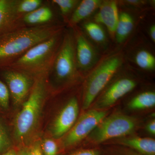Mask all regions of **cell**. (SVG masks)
<instances>
[{
  "mask_svg": "<svg viewBox=\"0 0 155 155\" xmlns=\"http://www.w3.org/2000/svg\"><path fill=\"white\" fill-rule=\"evenodd\" d=\"M62 24L50 22L42 25L15 27L0 37V63L8 66L28 50L65 30Z\"/></svg>",
  "mask_w": 155,
  "mask_h": 155,
  "instance_id": "cell-1",
  "label": "cell"
},
{
  "mask_svg": "<svg viewBox=\"0 0 155 155\" xmlns=\"http://www.w3.org/2000/svg\"><path fill=\"white\" fill-rule=\"evenodd\" d=\"M48 76L34 78L30 93L16 116L14 121V137L17 147L26 146L32 141L35 135L48 95Z\"/></svg>",
  "mask_w": 155,
  "mask_h": 155,
  "instance_id": "cell-2",
  "label": "cell"
},
{
  "mask_svg": "<svg viewBox=\"0 0 155 155\" xmlns=\"http://www.w3.org/2000/svg\"><path fill=\"white\" fill-rule=\"evenodd\" d=\"M64 31L35 45L8 68L24 72L34 78L48 76L62 42Z\"/></svg>",
  "mask_w": 155,
  "mask_h": 155,
  "instance_id": "cell-3",
  "label": "cell"
},
{
  "mask_svg": "<svg viewBox=\"0 0 155 155\" xmlns=\"http://www.w3.org/2000/svg\"><path fill=\"white\" fill-rule=\"evenodd\" d=\"M123 61L122 53L117 52L105 56L92 68L84 85L83 110L91 107L95 100L122 67Z\"/></svg>",
  "mask_w": 155,
  "mask_h": 155,
  "instance_id": "cell-4",
  "label": "cell"
},
{
  "mask_svg": "<svg viewBox=\"0 0 155 155\" xmlns=\"http://www.w3.org/2000/svg\"><path fill=\"white\" fill-rule=\"evenodd\" d=\"M136 118L120 113L106 116L83 142V148L99 147L107 142L130 135L138 127Z\"/></svg>",
  "mask_w": 155,
  "mask_h": 155,
  "instance_id": "cell-5",
  "label": "cell"
},
{
  "mask_svg": "<svg viewBox=\"0 0 155 155\" xmlns=\"http://www.w3.org/2000/svg\"><path fill=\"white\" fill-rule=\"evenodd\" d=\"M51 72L54 73L56 81L59 83H72L80 77L76 62L75 37L72 29H65Z\"/></svg>",
  "mask_w": 155,
  "mask_h": 155,
  "instance_id": "cell-6",
  "label": "cell"
},
{
  "mask_svg": "<svg viewBox=\"0 0 155 155\" xmlns=\"http://www.w3.org/2000/svg\"><path fill=\"white\" fill-rule=\"evenodd\" d=\"M107 110L91 109L82 114L59 143L61 155L77 150L78 147L94 128L107 116Z\"/></svg>",
  "mask_w": 155,
  "mask_h": 155,
  "instance_id": "cell-7",
  "label": "cell"
},
{
  "mask_svg": "<svg viewBox=\"0 0 155 155\" xmlns=\"http://www.w3.org/2000/svg\"><path fill=\"white\" fill-rule=\"evenodd\" d=\"M3 77L14 105L23 104L30 93L34 78L24 72L8 68L3 73Z\"/></svg>",
  "mask_w": 155,
  "mask_h": 155,
  "instance_id": "cell-8",
  "label": "cell"
},
{
  "mask_svg": "<svg viewBox=\"0 0 155 155\" xmlns=\"http://www.w3.org/2000/svg\"><path fill=\"white\" fill-rule=\"evenodd\" d=\"M137 85L136 81L131 78L123 77L117 79L106 89L94 103L91 109L105 110L132 91ZM96 98V99H97Z\"/></svg>",
  "mask_w": 155,
  "mask_h": 155,
  "instance_id": "cell-9",
  "label": "cell"
},
{
  "mask_svg": "<svg viewBox=\"0 0 155 155\" xmlns=\"http://www.w3.org/2000/svg\"><path fill=\"white\" fill-rule=\"evenodd\" d=\"M78 114V101L76 97H72L53 120L50 128L52 136L55 139L62 138L75 124Z\"/></svg>",
  "mask_w": 155,
  "mask_h": 155,
  "instance_id": "cell-10",
  "label": "cell"
},
{
  "mask_svg": "<svg viewBox=\"0 0 155 155\" xmlns=\"http://www.w3.org/2000/svg\"><path fill=\"white\" fill-rule=\"evenodd\" d=\"M75 37V55L79 72H87L96 64L97 53L83 31L77 26L72 28Z\"/></svg>",
  "mask_w": 155,
  "mask_h": 155,
  "instance_id": "cell-11",
  "label": "cell"
},
{
  "mask_svg": "<svg viewBox=\"0 0 155 155\" xmlns=\"http://www.w3.org/2000/svg\"><path fill=\"white\" fill-rule=\"evenodd\" d=\"M19 0H0V35L25 24L17 11Z\"/></svg>",
  "mask_w": 155,
  "mask_h": 155,
  "instance_id": "cell-12",
  "label": "cell"
},
{
  "mask_svg": "<svg viewBox=\"0 0 155 155\" xmlns=\"http://www.w3.org/2000/svg\"><path fill=\"white\" fill-rule=\"evenodd\" d=\"M98 9V12L95 16L94 21L106 26L110 35L114 38L119 17L117 2L102 1Z\"/></svg>",
  "mask_w": 155,
  "mask_h": 155,
  "instance_id": "cell-13",
  "label": "cell"
},
{
  "mask_svg": "<svg viewBox=\"0 0 155 155\" xmlns=\"http://www.w3.org/2000/svg\"><path fill=\"white\" fill-rule=\"evenodd\" d=\"M104 144L127 147L142 155H155V140L150 137L130 135L110 140Z\"/></svg>",
  "mask_w": 155,
  "mask_h": 155,
  "instance_id": "cell-14",
  "label": "cell"
},
{
  "mask_svg": "<svg viewBox=\"0 0 155 155\" xmlns=\"http://www.w3.org/2000/svg\"><path fill=\"white\" fill-rule=\"evenodd\" d=\"M102 1L83 0L78 3L74 9L67 23L69 27L73 28L84 19H86L98 9Z\"/></svg>",
  "mask_w": 155,
  "mask_h": 155,
  "instance_id": "cell-15",
  "label": "cell"
},
{
  "mask_svg": "<svg viewBox=\"0 0 155 155\" xmlns=\"http://www.w3.org/2000/svg\"><path fill=\"white\" fill-rule=\"evenodd\" d=\"M134 26L133 17L129 13L122 12L119 14L115 36L117 42L121 43L125 41L133 30Z\"/></svg>",
  "mask_w": 155,
  "mask_h": 155,
  "instance_id": "cell-16",
  "label": "cell"
},
{
  "mask_svg": "<svg viewBox=\"0 0 155 155\" xmlns=\"http://www.w3.org/2000/svg\"><path fill=\"white\" fill-rule=\"evenodd\" d=\"M53 17V13L49 8L41 7L35 11L25 14L23 21L27 25H42L51 22Z\"/></svg>",
  "mask_w": 155,
  "mask_h": 155,
  "instance_id": "cell-17",
  "label": "cell"
},
{
  "mask_svg": "<svg viewBox=\"0 0 155 155\" xmlns=\"http://www.w3.org/2000/svg\"><path fill=\"white\" fill-rule=\"evenodd\" d=\"M155 105V92L147 91L134 97L128 103L127 107L130 110H136L152 108Z\"/></svg>",
  "mask_w": 155,
  "mask_h": 155,
  "instance_id": "cell-18",
  "label": "cell"
},
{
  "mask_svg": "<svg viewBox=\"0 0 155 155\" xmlns=\"http://www.w3.org/2000/svg\"><path fill=\"white\" fill-rule=\"evenodd\" d=\"M83 28L88 36L97 43H104L107 36L104 30L100 24L94 21H89L84 24Z\"/></svg>",
  "mask_w": 155,
  "mask_h": 155,
  "instance_id": "cell-19",
  "label": "cell"
},
{
  "mask_svg": "<svg viewBox=\"0 0 155 155\" xmlns=\"http://www.w3.org/2000/svg\"><path fill=\"white\" fill-rule=\"evenodd\" d=\"M134 60L137 66L143 70L151 71L155 69V57L147 50L139 51L136 54Z\"/></svg>",
  "mask_w": 155,
  "mask_h": 155,
  "instance_id": "cell-20",
  "label": "cell"
},
{
  "mask_svg": "<svg viewBox=\"0 0 155 155\" xmlns=\"http://www.w3.org/2000/svg\"><path fill=\"white\" fill-rule=\"evenodd\" d=\"M105 145L100 147L101 155H142L127 147L117 145Z\"/></svg>",
  "mask_w": 155,
  "mask_h": 155,
  "instance_id": "cell-21",
  "label": "cell"
},
{
  "mask_svg": "<svg viewBox=\"0 0 155 155\" xmlns=\"http://www.w3.org/2000/svg\"><path fill=\"white\" fill-rule=\"evenodd\" d=\"M13 144L8 130L0 120V155L13 148Z\"/></svg>",
  "mask_w": 155,
  "mask_h": 155,
  "instance_id": "cell-22",
  "label": "cell"
},
{
  "mask_svg": "<svg viewBox=\"0 0 155 155\" xmlns=\"http://www.w3.org/2000/svg\"><path fill=\"white\" fill-rule=\"evenodd\" d=\"M42 2L41 0H19L17 11L19 14L25 15L39 8Z\"/></svg>",
  "mask_w": 155,
  "mask_h": 155,
  "instance_id": "cell-23",
  "label": "cell"
},
{
  "mask_svg": "<svg viewBox=\"0 0 155 155\" xmlns=\"http://www.w3.org/2000/svg\"><path fill=\"white\" fill-rule=\"evenodd\" d=\"M41 145L44 155H61L59 143L52 139H45Z\"/></svg>",
  "mask_w": 155,
  "mask_h": 155,
  "instance_id": "cell-24",
  "label": "cell"
},
{
  "mask_svg": "<svg viewBox=\"0 0 155 155\" xmlns=\"http://www.w3.org/2000/svg\"><path fill=\"white\" fill-rule=\"evenodd\" d=\"M52 2L59 7L64 17H67L79 3V1L76 0H53Z\"/></svg>",
  "mask_w": 155,
  "mask_h": 155,
  "instance_id": "cell-25",
  "label": "cell"
},
{
  "mask_svg": "<svg viewBox=\"0 0 155 155\" xmlns=\"http://www.w3.org/2000/svg\"><path fill=\"white\" fill-rule=\"evenodd\" d=\"M10 92L7 85L0 80V107L3 109L8 107L10 99Z\"/></svg>",
  "mask_w": 155,
  "mask_h": 155,
  "instance_id": "cell-26",
  "label": "cell"
},
{
  "mask_svg": "<svg viewBox=\"0 0 155 155\" xmlns=\"http://www.w3.org/2000/svg\"><path fill=\"white\" fill-rule=\"evenodd\" d=\"M41 142L39 140H33L25 148L26 155H44L42 151Z\"/></svg>",
  "mask_w": 155,
  "mask_h": 155,
  "instance_id": "cell-27",
  "label": "cell"
},
{
  "mask_svg": "<svg viewBox=\"0 0 155 155\" xmlns=\"http://www.w3.org/2000/svg\"><path fill=\"white\" fill-rule=\"evenodd\" d=\"M65 155H101V152L100 147L81 148Z\"/></svg>",
  "mask_w": 155,
  "mask_h": 155,
  "instance_id": "cell-28",
  "label": "cell"
},
{
  "mask_svg": "<svg viewBox=\"0 0 155 155\" xmlns=\"http://www.w3.org/2000/svg\"><path fill=\"white\" fill-rule=\"evenodd\" d=\"M146 130L149 133L153 135L155 134V120L153 119L150 121L146 126Z\"/></svg>",
  "mask_w": 155,
  "mask_h": 155,
  "instance_id": "cell-29",
  "label": "cell"
},
{
  "mask_svg": "<svg viewBox=\"0 0 155 155\" xmlns=\"http://www.w3.org/2000/svg\"><path fill=\"white\" fill-rule=\"evenodd\" d=\"M150 36L153 41L155 42V25H152L150 28Z\"/></svg>",
  "mask_w": 155,
  "mask_h": 155,
  "instance_id": "cell-30",
  "label": "cell"
},
{
  "mask_svg": "<svg viewBox=\"0 0 155 155\" xmlns=\"http://www.w3.org/2000/svg\"><path fill=\"white\" fill-rule=\"evenodd\" d=\"M2 155H17V148H13L9 150L8 151Z\"/></svg>",
  "mask_w": 155,
  "mask_h": 155,
  "instance_id": "cell-31",
  "label": "cell"
},
{
  "mask_svg": "<svg viewBox=\"0 0 155 155\" xmlns=\"http://www.w3.org/2000/svg\"><path fill=\"white\" fill-rule=\"evenodd\" d=\"M17 155H26V152L24 147H17Z\"/></svg>",
  "mask_w": 155,
  "mask_h": 155,
  "instance_id": "cell-32",
  "label": "cell"
}]
</instances>
